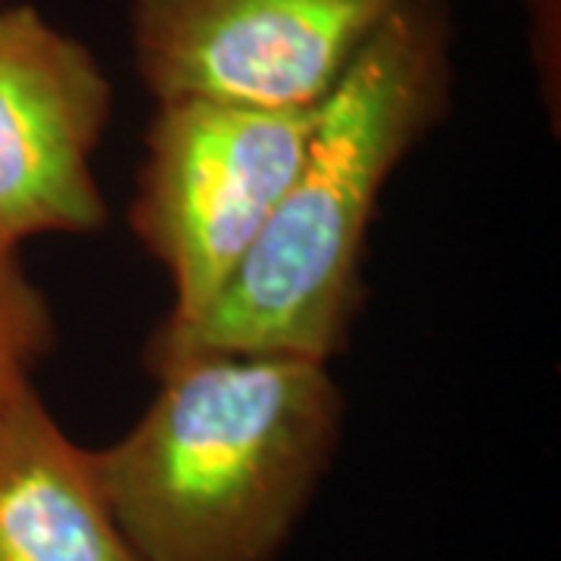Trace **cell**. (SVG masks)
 Masks as SVG:
<instances>
[{
	"label": "cell",
	"instance_id": "cell-1",
	"mask_svg": "<svg viewBox=\"0 0 561 561\" xmlns=\"http://www.w3.org/2000/svg\"><path fill=\"white\" fill-rule=\"evenodd\" d=\"M453 13L409 0L321 101L300 169L201 319L157 331L147 365L197 353L331 362L362 297V253L390 175L449 113Z\"/></svg>",
	"mask_w": 561,
	"mask_h": 561
},
{
	"label": "cell",
	"instance_id": "cell-2",
	"mask_svg": "<svg viewBox=\"0 0 561 561\" xmlns=\"http://www.w3.org/2000/svg\"><path fill=\"white\" fill-rule=\"evenodd\" d=\"M153 375L144 415L91 449L125 542L138 561H275L341 446L328 362L197 353Z\"/></svg>",
	"mask_w": 561,
	"mask_h": 561
},
{
	"label": "cell",
	"instance_id": "cell-8",
	"mask_svg": "<svg viewBox=\"0 0 561 561\" xmlns=\"http://www.w3.org/2000/svg\"><path fill=\"white\" fill-rule=\"evenodd\" d=\"M530 7V47L540 69L542 88L552 84L559 94V57H561V0H527Z\"/></svg>",
	"mask_w": 561,
	"mask_h": 561
},
{
	"label": "cell",
	"instance_id": "cell-5",
	"mask_svg": "<svg viewBox=\"0 0 561 561\" xmlns=\"http://www.w3.org/2000/svg\"><path fill=\"white\" fill-rule=\"evenodd\" d=\"M110 116L113 81L88 44L38 7L0 0V256L110 221L91 169Z\"/></svg>",
	"mask_w": 561,
	"mask_h": 561
},
{
	"label": "cell",
	"instance_id": "cell-7",
	"mask_svg": "<svg viewBox=\"0 0 561 561\" xmlns=\"http://www.w3.org/2000/svg\"><path fill=\"white\" fill-rule=\"evenodd\" d=\"M57 341L50 302L22 272L20 256H0V409L32 383Z\"/></svg>",
	"mask_w": 561,
	"mask_h": 561
},
{
	"label": "cell",
	"instance_id": "cell-6",
	"mask_svg": "<svg viewBox=\"0 0 561 561\" xmlns=\"http://www.w3.org/2000/svg\"><path fill=\"white\" fill-rule=\"evenodd\" d=\"M0 561H138L81 449L25 383L0 409Z\"/></svg>",
	"mask_w": 561,
	"mask_h": 561
},
{
	"label": "cell",
	"instance_id": "cell-3",
	"mask_svg": "<svg viewBox=\"0 0 561 561\" xmlns=\"http://www.w3.org/2000/svg\"><path fill=\"white\" fill-rule=\"evenodd\" d=\"M319 106L157 103L131 203V228L172 284L157 331H181L219 300L297 175Z\"/></svg>",
	"mask_w": 561,
	"mask_h": 561
},
{
	"label": "cell",
	"instance_id": "cell-4",
	"mask_svg": "<svg viewBox=\"0 0 561 561\" xmlns=\"http://www.w3.org/2000/svg\"><path fill=\"white\" fill-rule=\"evenodd\" d=\"M409 0H131L135 69L157 103L319 106Z\"/></svg>",
	"mask_w": 561,
	"mask_h": 561
}]
</instances>
